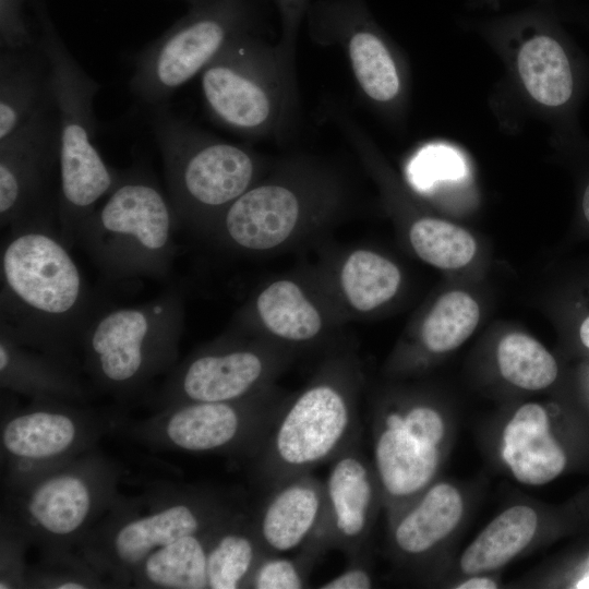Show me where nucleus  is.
<instances>
[{"label": "nucleus", "instance_id": "1", "mask_svg": "<svg viewBox=\"0 0 589 589\" xmlns=\"http://www.w3.org/2000/svg\"><path fill=\"white\" fill-rule=\"evenodd\" d=\"M0 276V329L28 348L72 362L71 348L95 309L71 248L60 236L57 199L9 227Z\"/></svg>", "mask_w": 589, "mask_h": 589}, {"label": "nucleus", "instance_id": "2", "mask_svg": "<svg viewBox=\"0 0 589 589\" xmlns=\"http://www.w3.org/2000/svg\"><path fill=\"white\" fill-rule=\"evenodd\" d=\"M362 372L353 350L339 346L298 392L290 393L259 453L250 460L262 491L330 462L361 438Z\"/></svg>", "mask_w": 589, "mask_h": 589}, {"label": "nucleus", "instance_id": "3", "mask_svg": "<svg viewBox=\"0 0 589 589\" xmlns=\"http://www.w3.org/2000/svg\"><path fill=\"white\" fill-rule=\"evenodd\" d=\"M344 202L345 189L335 172L317 161L294 158L235 200L204 237L241 254L284 251L327 225Z\"/></svg>", "mask_w": 589, "mask_h": 589}, {"label": "nucleus", "instance_id": "4", "mask_svg": "<svg viewBox=\"0 0 589 589\" xmlns=\"http://www.w3.org/2000/svg\"><path fill=\"white\" fill-rule=\"evenodd\" d=\"M36 10L51 64L59 122L57 220L61 238L72 248L83 224L117 184L121 172L105 161L94 143V100L100 85L70 52L46 0H36Z\"/></svg>", "mask_w": 589, "mask_h": 589}, {"label": "nucleus", "instance_id": "5", "mask_svg": "<svg viewBox=\"0 0 589 589\" xmlns=\"http://www.w3.org/2000/svg\"><path fill=\"white\" fill-rule=\"evenodd\" d=\"M152 129L179 224L201 236L269 171L262 155L203 131L168 104L153 108Z\"/></svg>", "mask_w": 589, "mask_h": 589}, {"label": "nucleus", "instance_id": "6", "mask_svg": "<svg viewBox=\"0 0 589 589\" xmlns=\"http://www.w3.org/2000/svg\"><path fill=\"white\" fill-rule=\"evenodd\" d=\"M201 76L206 110L221 127L248 140L286 139L298 112L296 57L257 32L245 34Z\"/></svg>", "mask_w": 589, "mask_h": 589}, {"label": "nucleus", "instance_id": "7", "mask_svg": "<svg viewBox=\"0 0 589 589\" xmlns=\"http://www.w3.org/2000/svg\"><path fill=\"white\" fill-rule=\"evenodd\" d=\"M177 225L169 197L149 172L134 167L121 172L77 242L108 280L161 279L171 271Z\"/></svg>", "mask_w": 589, "mask_h": 589}, {"label": "nucleus", "instance_id": "8", "mask_svg": "<svg viewBox=\"0 0 589 589\" xmlns=\"http://www.w3.org/2000/svg\"><path fill=\"white\" fill-rule=\"evenodd\" d=\"M183 323L184 302L177 290L95 312L80 340L86 368L107 390H133L173 365Z\"/></svg>", "mask_w": 589, "mask_h": 589}, {"label": "nucleus", "instance_id": "9", "mask_svg": "<svg viewBox=\"0 0 589 589\" xmlns=\"http://www.w3.org/2000/svg\"><path fill=\"white\" fill-rule=\"evenodd\" d=\"M254 0H193L187 13L133 58L131 93L153 108L209 65L237 38L257 32Z\"/></svg>", "mask_w": 589, "mask_h": 589}, {"label": "nucleus", "instance_id": "10", "mask_svg": "<svg viewBox=\"0 0 589 589\" xmlns=\"http://www.w3.org/2000/svg\"><path fill=\"white\" fill-rule=\"evenodd\" d=\"M372 429V464L383 504L393 515L432 484L446 422L435 406L420 398L389 397L374 408Z\"/></svg>", "mask_w": 589, "mask_h": 589}, {"label": "nucleus", "instance_id": "11", "mask_svg": "<svg viewBox=\"0 0 589 589\" xmlns=\"http://www.w3.org/2000/svg\"><path fill=\"white\" fill-rule=\"evenodd\" d=\"M297 354L263 337L233 329L191 353L164 387L168 406L233 401L275 385Z\"/></svg>", "mask_w": 589, "mask_h": 589}, {"label": "nucleus", "instance_id": "12", "mask_svg": "<svg viewBox=\"0 0 589 589\" xmlns=\"http://www.w3.org/2000/svg\"><path fill=\"white\" fill-rule=\"evenodd\" d=\"M345 316L317 277H274L238 312L235 329L271 340L297 356L339 347Z\"/></svg>", "mask_w": 589, "mask_h": 589}, {"label": "nucleus", "instance_id": "13", "mask_svg": "<svg viewBox=\"0 0 589 589\" xmlns=\"http://www.w3.org/2000/svg\"><path fill=\"white\" fill-rule=\"evenodd\" d=\"M289 396L275 384L240 400L170 405L157 421V433L183 452L240 455L251 460Z\"/></svg>", "mask_w": 589, "mask_h": 589}, {"label": "nucleus", "instance_id": "14", "mask_svg": "<svg viewBox=\"0 0 589 589\" xmlns=\"http://www.w3.org/2000/svg\"><path fill=\"white\" fill-rule=\"evenodd\" d=\"M305 17L313 41L342 50L365 100L387 106L399 98L402 82L397 60L362 0H318L310 4Z\"/></svg>", "mask_w": 589, "mask_h": 589}, {"label": "nucleus", "instance_id": "15", "mask_svg": "<svg viewBox=\"0 0 589 589\" xmlns=\"http://www.w3.org/2000/svg\"><path fill=\"white\" fill-rule=\"evenodd\" d=\"M235 507L217 493L190 489L154 505L146 514L122 519L105 538V557L117 572L134 573L154 551L176 540L215 529Z\"/></svg>", "mask_w": 589, "mask_h": 589}, {"label": "nucleus", "instance_id": "16", "mask_svg": "<svg viewBox=\"0 0 589 589\" xmlns=\"http://www.w3.org/2000/svg\"><path fill=\"white\" fill-rule=\"evenodd\" d=\"M59 168L57 106L35 116L0 141V224L11 227L49 200Z\"/></svg>", "mask_w": 589, "mask_h": 589}, {"label": "nucleus", "instance_id": "17", "mask_svg": "<svg viewBox=\"0 0 589 589\" xmlns=\"http://www.w3.org/2000/svg\"><path fill=\"white\" fill-rule=\"evenodd\" d=\"M325 516L321 539L347 560L366 552L382 491L372 461L361 449V438L329 462L324 480Z\"/></svg>", "mask_w": 589, "mask_h": 589}, {"label": "nucleus", "instance_id": "18", "mask_svg": "<svg viewBox=\"0 0 589 589\" xmlns=\"http://www.w3.org/2000/svg\"><path fill=\"white\" fill-rule=\"evenodd\" d=\"M263 494L252 512V519L266 554L297 552L321 539L325 516L324 480L312 472L301 473Z\"/></svg>", "mask_w": 589, "mask_h": 589}, {"label": "nucleus", "instance_id": "19", "mask_svg": "<svg viewBox=\"0 0 589 589\" xmlns=\"http://www.w3.org/2000/svg\"><path fill=\"white\" fill-rule=\"evenodd\" d=\"M88 468L48 473L25 493L22 512L28 526L51 540H65L83 530L100 506L104 485Z\"/></svg>", "mask_w": 589, "mask_h": 589}, {"label": "nucleus", "instance_id": "20", "mask_svg": "<svg viewBox=\"0 0 589 589\" xmlns=\"http://www.w3.org/2000/svg\"><path fill=\"white\" fill-rule=\"evenodd\" d=\"M318 278L345 318L376 311L397 294L401 284L393 261L357 247L334 255Z\"/></svg>", "mask_w": 589, "mask_h": 589}, {"label": "nucleus", "instance_id": "21", "mask_svg": "<svg viewBox=\"0 0 589 589\" xmlns=\"http://www.w3.org/2000/svg\"><path fill=\"white\" fill-rule=\"evenodd\" d=\"M55 106L52 70L41 38L25 49H0V141Z\"/></svg>", "mask_w": 589, "mask_h": 589}, {"label": "nucleus", "instance_id": "22", "mask_svg": "<svg viewBox=\"0 0 589 589\" xmlns=\"http://www.w3.org/2000/svg\"><path fill=\"white\" fill-rule=\"evenodd\" d=\"M464 498L448 482L430 484L390 515L389 542L396 556L419 560L437 548L459 525Z\"/></svg>", "mask_w": 589, "mask_h": 589}, {"label": "nucleus", "instance_id": "23", "mask_svg": "<svg viewBox=\"0 0 589 589\" xmlns=\"http://www.w3.org/2000/svg\"><path fill=\"white\" fill-rule=\"evenodd\" d=\"M501 454L514 478L533 486L557 478L567 461L551 433L546 410L537 402L524 404L507 421Z\"/></svg>", "mask_w": 589, "mask_h": 589}, {"label": "nucleus", "instance_id": "24", "mask_svg": "<svg viewBox=\"0 0 589 589\" xmlns=\"http://www.w3.org/2000/svg\"><path fill=\"white\" fill-rule=\"evenodd\" d=\"M84 433L79 419L65 409L37 408L7 421L1 443L11 457L27 462H47L71 453Z\"/></svg>", "mask_w": 589, "mask_h": 589}, {"label": "nucleus", "instance_id": "25", "mask_svg": "<svg viewBox=\"0 0 589 589\" xmlns=\"http://www.w3.org/2000/svg\"><path fill=\"white\" fill-rule=\"evenodd\" d=\"M265 554L252 512L235 508L212 534L207 551V588H247Z\"/></svg>", "mask_w": 589, "mask_h": 589}, {"label": "nucleus", "instance_id": "26", "mask_svg": "<svg viewBox=\"0 0 589 589\" xmlns=\"http://www.w3.org/2000/svg\"><path fill=\"white\" fill-rule=\"evenodd\" d=\"M1 386L43 398H75L83 394L64 362L41 351L34 352L0 329Z\"/></svg>", "mask_w": 589, "mask_h": 589}, {"label": "nucleus", "instance_id": "27", "mask_svg": "<svg viewBox=\"0 0 589 589\" xmlns=\"http://www.w3.org/2000/svg\"><path fill=\"white\" fill-rule=\"evenodd\" d=\"M539 526L537 512L528 505H514L495 518L465 549L460 570L482 575L506 565L532 541Z\"/></svg>", "mask_w": 589, "mask_h": 589}, {"label": "nucleus", "instance_id": "28", "mask_svg": "<svg viewBox=\"0 0 589 589\" xmlns=\"http://www.w3.org/2000/svg\"><path fill=\"white\" fill-rule=\"evenodd\" d=\"M519 75L529 95L543 106L563 108L576 94V73L566 49L555 38L536 35L520 47Z\"/></svg>", "mask_w": 589, "mask_h": 589}, {"label": "nucleus", "instance_id": "29", "mask_svg": "<svg viewBox=\"0 0 589 589\" xmlns=\"http://www.w3.org/2000/svg\"><path fill=\"white\" fill-rule=\"evenodd\" d=\"M215 529L180 538L154 551L133 573L134 578L156 588H207V551Z\"/></svg>", "mask_w": 589, "mask_h": 589}, {"label": "nucleus", "instance_id": "30", "mask_svg": "<svg viewBox=\"0 0 589 589\" xmlns=\"http://www.w3.org/2000/svg\"><path fill=\"white\" fill-rule=\"evenodd\" d=\"M480 310L474 299L464 291H450L434 303L421 328L420 340L431 353H443L464 344L476 329Z\"/></svg>", "mask_w": 589, "mask_h": 589}, {"label": "nucleus", "instance_id": "31", "mask_svg": "<svg viewBox=\"0 0 589 589\" xmlns=\"http://www.w3.org/2000/svg\"><path fill=\"white\" fill-rule=\"evenodd\" d=\"M496 358L502 376L526 390L546 388L557 376L553 356L538 340L522 333L504 336Z\"/></svg>", "mask_w": 589, "mask_h": 589}, {"label": "nucleus", "instance_id": "32", "mask_svg": "<svg viewBox=\"0 0 589 589\" xmlns=\"http://www.w3.org/2000/svg\"><path fill=\"white\" fill-rule=\"evenodd\" d=\"M408 239L421 260L444 269L467 265L477 250L476 241L468 231L433 217L416 219L409 227Z\"/></svg>", "mask_w": 589, "mask_h": 589}, {"label": "nucleus", "instance_id": "33", "mask_svg": "<svg viewBox=\"0 0 589 589\" xmlns=\"http://www.w3.org/2000/svg\"><path fill=\"white\" fill-rule=\"evenodd\" d=\"M328 551L320 539H315L292 556L265 554L256 565L247 588L252 589H300L308 587V579L321 557Z\"/></svg>", "mask_w": 589, "mask_h": 589}, {"label": "nucleus", "instance_id": "34", "mask_svg": "<svg viewBox=\"0 0 589 589\" xmlns=\"http://www.w3.org/2000/svg\"><path fill=\"white\" fill-rule=\"evenodd\" d=\"M408 173L416 189L428 191L440 182L462 179L467 173V165L461 153L455 147L432 144L414 156Z\"/></svg>", "mask_w": 589, "mask_h": 589}, {"label": "nucleus", "instance_id": "35", "mask_svg": "<svg viewBox=\"0 0 589 589\" xmlns=\"http://www.w3.org/2000/svg\"><path fill=\"white\" fill-rule=\"evenodd\" d=\"M281 25L278 40L290 55L296 57L298 33L303 19L306 16L310 0H275Z\"/></svg>", "mask_w": 589, "mask_h": 589}, {"label": "nucleus", "instance_id": "36", "mask_svg": "<svg viewBox=\"0 0 589 589\" xmlns=\"http://www.w3.org/2000/svg\"><path fill=\"white\" fill-rule=\"evenodd\" d=\"M345 569L321 584V589H369L375 585L366 552L347 560Z\"/></svg>", "mask_w": 589, "mask_h": 589}, {"label": "nucleus", "instance_id": "37", "mask_svg": "<svg viewBox=\"0 0 589 589\" xmlns=\"http://www.w3.org/2000/svg\"><path fill=\"white\" fill-rule=\"evenodd\" d=\"M458 589H495L497 584L490 577L471 575L456 586Z\"/></svg>", "mask_w": 589, "mask_h": 589}, {"label": "nucleus", "instance_id": "38", "mask_svg": "<svg viewBox=\"0 0 589 589\" xmlns=\"http://www.w3.org/2000/svg\"><path fill=\"white\" fill-rule=\"evenodd\" d=\"M579 335L582 344L589 348V316L582 322Z\"/></svg>", "mask_w": 589, "mask_h": 589}, {"label": "nucleus", "instance_id": "39", "mask_svg": "<svg viewBox=\"0 0 589 589\" xmlns=\"http://www.w3.org/2000/svg\"><path fill=\"white\" fill-rule=\"evenodd\" d=\"M582 212L585 215V218L589 223V184L586 187L582 195Z\"/></svg>", "mask_w": 589, "mask_h": 589}, {"label": "nucleus", "instance_id": "40", "mask_svg": "<svg viewBox=\"0 0 589 589\" xmlns=\"http://www.w3.org/2000/svg\"><path fill=\"white\" fill-rule=\"evenodd\" d=\"M183 1L187 2V3L189 4V3L192 2L193 0H183Z\"/></svg>", "mask_w": 589, "mask_h": 589}]
</instances>
